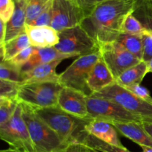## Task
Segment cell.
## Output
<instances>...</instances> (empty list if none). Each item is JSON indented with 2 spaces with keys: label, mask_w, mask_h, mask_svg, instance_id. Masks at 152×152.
<instances>
[{
  "label": "cell",
  "mask_w": 152,
  "mask_h": 152,
  "mask_svg": "<svg viewBox=\"0 0 152 152\" xmlns=\"http://www.w3.org/2000/svg\"><path fill=\"white\" fill-rule=\"evenodd\" d=\"M19 86V83L0 79V98L16 100Z\"/></svg>",
  "instance_id": "cell-29"
},
{
  "label": "cell",
  "mask_w": 152,
  "mask_h": 152,
  "mask_svg": "<svg viewBox=\"0 0 152 152\" xmlns=\"http://www.w3.org/2000/svg\"><path fill=\"white\" fill-rule=\"evenodd\" d=\"M87 106L89 116L92 119L122 123L135 122L142 124L145 122L141 116L129 111L117 103L107 98L93 95L88 96Z\"/></svg>",
  "instance_id": "cell-7"
},
{
  "label": "cell",
  "mask_w": 152,
  "mask_h": 152,
  "mask_svg": "<svg viewBox=\"0 0 152 152\" xmlns=\"http://www.w3.org/2000/svg\"><path fill=\"white\" fill-rule=\"evenodd\" d=\"M87 149L88 147L85 145L80 144V143H75V144L70 145L62 152H86Z\"/></svg>",
  "instance_id": "cell-36"
},
{
  "label": "cell",
  "mask_w": 152,
  "mask_h": 152,
  "mask_svg": "<svg viewBox=\"0 0 152 152\" xmlns=\"http://www.w3.org/2000/svg\"><path fill=\"white\" fill-rule=\"evenodd\" d=\"M86 152H93V151H92V149H91V148H88L87 151H86Z\"/></svg>",
  "instance_id": "cell-43"
},
{
  "label": "cell",
  "mask_w": 152,
  "mask_h": 152,
  "mask_svg": "<svg viewBox=\"0 0 152 152\" xmlns=\"http://www.w3.org/2000/svg\"><path fill=\"white\" fill-rule=\"evenodd\" d=\"M138 0H106L96 5L81 25L99 46L115 41L125 19L134 13Z\"/></svg>",
  "instance_id": "cell-1"
},
{
  "label": "cell",
  "mask_w": 152,
  "mask_h": 152,
  "mask_svg": "<svg viewBox=\"0 0 152 152\" xmlns=\"http://www.w3.org/2000/svg\"><path fill=\"white\" fill-rule=\"evenodd\" d=\"M133 14L146 29H152V0H138Z\"/></svg>",
  "instance_id": "cell-23"
},
{
  "label": "cell",
  "mask_w": 152,
  "mask_h": 152,
  "mask_svg": "<svg viewBox=\"0 0 152 152\" xmlns=\"http://www.w3.org/2000/svg\"><path fill=\"white\" fill-rule=\"evenodd\" d=\"M63 86L58 81H41L20 85L16 101L33 108L58 105V97Z\"/></svg>",
  "instance_id": "cell-4"
},
{
  "label": "cell",
  "mask_w": 152,
  "mask_h": 152,
  "mask_svg": "<svg viewBox=\"0 0 152 152\" xmlns=\"http://www.w3.org/2000/svg\"><path fill=\"white\" fill-rule=\"evenodd\" d=\"M147 73H148V69L146 62L141 61L123 72L116 79V82L124 87L134 84H140Z\"/></svg>",
  "instance_id": "cell-20"
},
{
  "label": "cell",
  "mask_w": 152,
  "mask_h": 152,
  "mask_svg": "<svg viewBox=\"0 0 152 152\" xmlns=\"http://www.w3.org/2000/svg\"><path fill=\"white\" fill-rule=\"evenodd\" d=\"M6 33V23L0 19V46L4 44Z\"/></svg>",
  "instance_id": "cell-37"
},
{
  "label": "cell",
  "mask_w": 152,
  "mask_h": 152,
  "mask_svg": "<svg viewBox=\"0 0 152 152\" xmlns=\"http://www.w3.org/2000/svg\"><path fill=\"white\" fill-rule=\"evenodd\" d=\"M18 101L7 98H0V126L7 123L14 113Z\"/></svg>",
  "instance_id": "cell-27"
},
{
  "label": "cell",
  "mask_w": 152,
  "mask_h": 152,
  "mask_svg": "<svg viewBox=\"0 0 152 152\" xmlns=\"http://www.w3.org/2000/svg\"><path fill=\"white\" fill-rule=\"evenodd\" d=\"M145 30V27L139 19L135 17L133 13L128 15L122 26V32H126L134 35L142 36L144 34Z\"/></svg>",
  "instance_id": "cell-28"
},
{
  "label": "cell",
  "mask_w": 152,
  "mask_h": 152,
  "mask_svg": "<svg viewBox=\"0 0 152 152\" xmlns=\"http://www.w3.org/2000/svg\"><path fill=\"white\" fill-rule=\"evenodd\" d=\"M86 130L89 134L113 145L125 147L119 139L117 130L110 122L93 119L87 124Z\"/></svg>",
  "instance_id": "cell-14"
},
{
  "label": "cell",
  "mask_w": 152,
  "mask_h": 152,
  "mask_svg": "<svg viewBox=\"0 0 152 152\" xmlns=\"http://www.w3.org/2000/svg\"><path fill=\"white\" fill-rule=\"evenodd\" d=\"M115 41L120 43L132 55H134L140 61H142V55H143L142 35H134L126 32H121Z\"/></svg>",
  "instance_id": "cell-22"
},
{
  "label": "cell",
  "mask_w": 152,
  "mask_h": 152,
  "mask_svg": "<svg viewBox=\"0 0 152 152\" xmlns=\"http://www.w3.org/2000/svg\"><path fill=\"white\" fill-rule=\"evenodd\" d=\"M50 26L59 32L80 25L86 18L83 9L76 0H53Z\"/></svg>",
  "instance_id": "cell-10"
},
{
  "label": "cell",
  "mask_w": 152,
  "mask_h": 152,
  "mask_svg": "<svg viewBox=\"0 0 152 152\" xmlns=\"http://www.w3.org/2000/svg\"><path fill=\"white\" fill-rule=\"evenodd\" d=\"M144 129L150 134L152 137V123H148V122H143L142 124Z\"/></svg>",
  "instance_id": "cell-38"
},
{
  "label": "cell",
  "mask_w": 152,
  "mask_h": 152,
  "mask_svg": "<svg viewBox=\"0 0 152 152\" xmlns=\"http://www.w3.org/2000/svg\"><path fill=\"white\" fill-rule=\"evenodd\" d=\"M92 151H93V152H103V151H96V150H94V149H92Z\"/></svg>",
  "instance_id": "cell-44"
},
{
  "label": "cell",
  "mask_w": 152,
  "mask_h": 152,
  "mask_svg": "<svg viewBox=\"0 0 152 152\" xmlns=\"http://www.w3.org/2000/svg\"><path fill=\"white\" fill-rule=\"evenodd\" d=\"M34 49H35V47H34V46H29V47L26 48L22 52H19V54H17L11 60L7 61H10L13 65L22 69V67L29 61L30 58L34 53Z\"/></svg>",
  "instance_id": "cell-32"
},
{
  "label": "cell",
  "mask_w": 152,
  "mask_h": 152,
  "mask_svg": "<svg viewBox=\"0 0 152 152\" xmlns=\"http://www.w3.org/2000/svg\"><path fill=\"white\" fill-rule=\"evenodd\" d=\"M62 60H56L48 63L41 64L23 72L24 81L22 84L41 81H58L59 74L56 72V67Z\"/></svg>",
  "instance_id": "cell-16"
},
{
  "label": "cell",
  "mask_w": 152,
  "mask_h": 152,
  "mask_svg": "<svg viewBox=\"0 0 152 152\" xmlns=\"http://www.w3.org/2000/svg\"><path fill=\"white\" fill-rule=\"evenodd\" d=\"M22 104V103H21ZM22 115L28 126L35 152H62L69 143L42 120L31 106L22 104Z\"/></svg>",
  "instance_id": "cell-3"
},
{
  "label": "cell",
  "mask_w": 152,
  "mask_h": 152,
  "mask_svg": "<svg viewBox=\"0 0 152 152\" xmlns=\"http://www.w3.org/2000/svg\"><path fill=\"white\" fill-rule=\"evenodd\" d=\"M83 145L87 146L89 148L94 150L99 151L103 152H131L126 147H119V146L113 145L102 141L99 139L96 138L91 134H88Z\"/></svg>",
  "instance_id": "cell-25"
},
{
  "label": "cell",
  "mask_w": 152,
  "mask_h": 152,
  "mask_svg": "<svg viewBox=\"0 0 152 152\" xmlns=\"http://www.w3.org/2000/svg\"><path fill=\"white\" fill-rule=\"evenodd\" d=\"M27 2L28 0H15V10L10 20L6 23L4 43L25 31Z\"/></svg>",
  "instance_id": "cell-18"
},
{
  "label": "cell",
  "mask_w": 152,
  "mask_h": 152,
  "mask_svg": "<svg viewBox=\"0 0 152 152\" xmlns=\"http://www.w3.org/2000/svg\"><path fill=\"white\" fill-rule=\"evenodd\" d=\"M115 82V77L110 71L105 61L100 57L94 66L88 79V85L89 88L93 93H94Z\"/></svg>",
  "instance_id": "cell-15"
},
{
  "label": "cell",
  "mask_w": 152,
  "mask_h": 152,
  "mask_svg": "<svg viewBox=\"0 0 152 152\" xmlns=\"http://www.w3.org/2000/svg\"><path fill=\"white\" fill-rule=\"evenodd\" d=\"M76 1L80 4V7L83 9L86 17L88 15L90 14L91 12L93 10V9L96 5L106 1V0H76Z\"/></svg>",
  "instance_id": "cell-35"
},
{
  "label": "cell",
  "mask_w": 152,
  "mask_h": 152,
  "mask_svg": "<svg viewBox=\"0 0 152 152\" xmlns=\"http://www.w3.org/2000/svg\"><path fill=\"white\" fill-rule=\"evenodd\" d=\"M0 152H22V151H19L18 149L13 148H9L7 149H4V150H1Z\"/></svg>",
  "instance_id": "cell-39"
},
{
  "label": "cell",
  "mask_w": 152,
  "mask_h": 152,
  "mask_svg": "<svg viewBox=\"0 0 152 152\" xmlns=\"http://www.w3.org/2000/svg\"><path fill=\"white\" fill-rule=\"evenodd\" d=\"M99 53L115 79L127 69L141 61L117 41L99 46Z\"/></svg>",
  "instance_id": "cell-11"
},
{
  "label": "cell",
  "mask_w": 152,
  "mask_h": 152,
  "mask_svg": "<svg viewBox=\"0 0 152 152\" xmlns=\"http://www.w3.org/2000/svg\"><path fill=\"white\" fill-rule=\"evenodd\" d=\"M145 32L148 33V34H150V35L152 36V29H146V28H145Z\"/></svg>",
  "instance_id": "cell-42"
},
{
  "label": "cell",
  "mask_w": 152,
  "mask_h": 152,
  "mask_svg": "<svg viewBox=\"0 0 152 152\" xmlns=\"http://www.w3.org/2000/svg\"><path fill=\"white\" fill-rule=\"evenodd\" d=\"M33 109L36 114L65 142L69 144H83L88 134L86 126L93 119L78 118L64 111L58 105Z\"/></svg>",
  "instance_id": "cell-2"
},
{
  "label": "cell",
  "mask_w": 152,
  "mask_h": 152,
  "mask_svg": "<svg viewBox=\"0 0 152 152\" xmlns=\"http://www.w3.org/2000/svg\"><path fill=\"white\" fill-rule=\"evenodd\" d=\"M50 0H28L26 7V25H31L42 13Z\"/></svg>",
  "instance_id": "cell-26"
},
{
  "label": "cell",
  "mask_w": 152,
  "mask_h": 152,
  "mask_svg": "<svg viewBox=\"0 0 152 152\" xmlns=\"http://www.w3.org/2000/svg\"><path fill=\"white\" fill-rule=\"evenodd\" d=\"M25 32L31 46L37 48L54 47L59 41V33L49 26H34L25 25Z\"/></svg>",
  "instance_id": "cell-13"
},
{
  "label": "cell",
  "mask_w": 152,
  "mask_h": 152,
  "mask_svg": "<svg viewBox=\"0 0 152 152\" xmlns=\"http://www.w3.org/2000/svg\"><path fill=\"white\" fill-rule=\"evenodd\" d=\"M146 63L148 66V72H152V58H151L148 61H147Z\"/></svg>",
  "instance_id": "cell-40"
},
{
  "label": "cell",
  "mask_w": 152,
  "mask_h": 152,
  "mask_svg": "<svg viewBox=\"0 0 152 152\" xmlns=\"http://www.w3.org/2000/svg\"><path fill=\"white\" fill-rule=\"evenodd\" d=\"M142 152H152V148L147 147V146H144L142 147Z\"/></svg>",
  "instance_id": "cell-41"
},
{
  "label": "cell",
  "mask_w": 152,
  "mask_h": 152,
  "mask_svg": "<svg viewBox=\"0 0 152 152\" xmlns=\"http://www.w3.org/2000/svg\"><path fill=\"white\" fill-rule=\"evenodd\" d=\"M53 0H50L44 10L34 20L31 25L34 26H49L50 25L53 14Z\"/></svg>",
  "instance_id": "cell-30"
},
{
  "label": "cell",
  "mask_w": 152,
  "mask_h": 152,
  "mask_svg": "<svg viewBox=\"0 0 152 152\" xmlns=\"http://www.w3.org/2000/svg\"><path fill=\"white\" fill-rule=\"evenodd\" d=\"M116 129L124 137L139 145L141 147L147 146L152 148V137L144 129L142 124L129 122H111Z\"/></svg>",
  "instance_id": "cell-19"
},
{
  "label": "cell",
  "mask_w": 152,
  "mask_h": 152,
  "mask_svg": "<svg viewBox=\"0 0 152 152\" xmlns=\"http://www.w3.org/2000/svg\"><path fill=\"white\" fill-rule=\"evenodd\" d=\"M0 137L10 148L22 152H35L28 131V126L22 115V105L18 102L14 113L10 120L0 126Z\"/></svg>",
  "instance_id": "cell-8"
},
{
  "label": "cell",
  "mask_w": 152,
  "mask_h": 152,
  "mask_svg": "<svg viewBox=\"0 0 152 152\" xmlns=\"http://www.w3.org/2000/svg\"><path fill=\"white\" fill-rule=\"evenodd\" d=\"M58 33L59 41L54 47L62 53L75 55L77 58L99 51L97 43L81 25L65 29Z\"/></svg>",
  "instance_id": "cell-9"
},
{
  "label": "cell",
  "mask_w": 152,
  "mask_h": 152,
  "mask_svg": "<svg viewBox=\"0 0 152 152\" xmlns=\"http://www.w3.org/2000/svg\"><path fill=\"white\" fill-rule=\"evenodd\" d=\"M87 97L80 91L63 86L58 97V106L64 111L78 118H91L88 110Z\"/></svg>",
  "instance_id": "cell-12"
},
{
  "label": "cell",
  "mask_w": 152,
  "mask_h": 152,
  "mask_svg": "<svg viewBox=\"0 0 152 152\" xmlns=\"http://www.w3.org/2000/svg\"><path fill=\"white\" fill-rule=\"evenodd\" d=\"M92 95L114 101L129 111L141 116L145 122L152 123V103L137 96L117 82L94 92Z\"/></svg>",
  "instance_id": "cell-6"
},
{
  "label": "cell",
  "mask_w": 152,
  "mask_h": 152,
  "mask_svg": "<svg viewBox=\"0 0 152 152\" xmlns=\"http://www.w3.org/2000/svg\"><path fill=\"white\" fill-rule=\"evenodd\" d=\"M31 46L29 39L26 32H23L12 40L0 46L1 61H10L17 54L26 48Z\"/></svg>",
  "instance_id": "cell-21"
},
{
  "label": "cell",
  "mask_w": 152,
  "mask_h": 152,
  "mask_svg": "<svg viewBox=\"0 0 152 152\" xmlns=\"http://www.w3.org/2000/svg\"><path fill=\"white\" fill-rule=\"evenodd\" d=\"M15 0H0V19L7 23L15 10Z\"/></svg>",
  "instance_id": "cell-31"
},
{
  "label": "cell",
  "mask_w": 152,
  "mask_h": 152,
  "mask_svg": "<svg viewBox=\"0 0 152 152\" xmlns=\"http://www.w3.org/2000/svg\"><path fill=\"white\" fill-rule=\"evenodd\" d=\"M75 55L64 54L58 51L55 47L37 48L35 47L34 53L29 61L22 67V71L27 72L39 65L48 63L56 60H65L75 58Z\"/></svg>",
  "instance_id": "cell-17"
},
{
  "label": "cell",
  "mask_w": 152,
  "mask_h": 152,
  "mask_svg": "<svg viewBox=\"0 0 152 152\" xmlns=\"http://www.w3.org/2000/svg\"><path fill=\"white\" fill-rule=\"evenodd\" d=\"M142 44H143L142 61L147 62L152 58V36L145 31L142 34Z\"/></svg>",
  "instance_id": "cell-33"
},
{
  "label": "cell",
  "mask_w": 152,
  "mask_h": 152,
  "mask_svg": "<svg viewBox=\"0 0 152 152\" xmlns=\"http://www.w3.org/2000/svg\"><path fill=\"white\" fill-rule=\"evenodd\" d=\"M99 58V51L77 57L65 71L59 74V83L62 86L80 91L87 96L92 95L93 92L88 85V79L94 66Z\"/></svg>",
  "instance_id": "cell-5"
},
{
  "label": "cell",
  "mask_w": 152,
  "mask_h": 152,
  "mask_svg": "<svg viewBox=\"0 0 152 152\" xmlns=\"http://www.w3.org/2000/svg\"><path fill=\"white\" fill-rule=\"evenodd\" d=\"M0 79L16 82L21 85L24 81L23 72L22 69L10 61H3L0 63Z\"/></svg>",
  "instance_id": "cell-24"
},
{
  "label": "cell",
  "mask_w": 152,
  "mask_h": 152,
  "mask_svg": "<svg viewBox=\"0 0 152 152\" xmlns=\"http://www.w3.org/2000/svg\"><path fill=\"white\" fill-rule=\"evenodd\" d=\"M128 89L134 93L137 96L140 97L142 99L145 100L148 102L152 103V96L150 95V92L148 89L144 86H141L140 84H134L132 86H126Z\"/></svg>",
  "instance_id": "cell-34"
}]
</instances>
